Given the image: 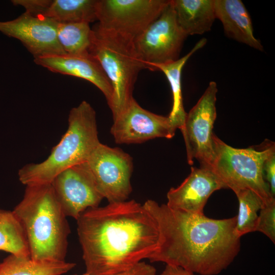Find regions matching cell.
<instances>
[{
	"label": "cell",
	"instance_id": "9",
	"mask_svg": "<svg viewBox=\"0 0 275 275\" xmlns=\"http://www.w3.org/2000/svg\"><path fill=\"white\" fill-rule=\"evenodd\" d=\"M86 162L103 198L109 203L126 201L132 191L130 179L133 168L129 154L100 143Z\"/></svg>",
	"mask_w": 275,
	"mask_h": 275
},
{
	"label": "cell",
	"instance_id": "10",
	"mask_svg": "<svg viewBox=\"0 0 275 275\" xmlns=\"http://www.w3.org/2000/svg\"><path fill=\"white\" fill-rule=\"evenodd\" d=\"M188 36L179 26L171 0L159 16L135 40L136 51L150 69L152 65L176 61Z\"/></svg>",
	"mask_w": 275,
	"mask_h": 275
},
{
	"label": "cell",
	"instance_id": "7",
	"mask_svg": "<svg viewBox=\"0 0 275 275\" xmlns=\"http://www.w3.org/2000/svg\"><path fill=\"white\" fill-rule=\"evenodd\" d=\"M169 0H98L96 25L134 42L168 6Z\"/></svg>",
	"mask_w": 275,
	"mask_h": 275
},
{
	"label": "cell",
	"instance_id": "22",
	"mask_svg": "<svg viewBox=\"0 0 275 275\" xmlns=\"http://www.w3.org/2000/svg\"><path fill=\"white\" fill-rule=\"evenodd\" d=\"M0 250L30 257L24 229L13 211L0 209Z\"/></svg>",
	"mask_w": 275,
	"mask_h": 275
},
{
	"label": "cell",
	"instance_id": "24",
	"mask_svg": "<svg viewBox=\"0 0 275 275\" xmlns=\"http://www.w3.org/2000/svg\"><path fill=\"white\" fill-rule=\"evenodd\" d=\"M255 231L263 233L275 243V201L260 210Z\"/></svg>",
	"mask_w": 275,
	"mask_h": 275
},
{
	"label": "cell",
	"instance_id": "4",
	"mask_svg": "<svg viewBox=\"0 0 275 275\" xmlns=\"http://www.w3.org/2000/svg\"><path fill=\"white\" fill-rule=\"evenodd\" d=\"M68 122L67 130L46 160L27 164L19 170L21 183L25 186L51 183L63 171L87 160L100 143L96 112L89 103L82 101L70 110Z\"/></svg>",
	"mask_w": 275,
	"mask_h": 275
},
{
	"label": "cell",
	"instance_id": "17",
	"mask_svg": "<svg viewBox=\"0 0 275 275\" xmlns=\"http://www.w3.org/2000/svg\"><path fill=\"white\" fill-rule=\"evenodd\" d=\"M177 21L187 35L209 31L216 18L214 0H171Z\"/></svg>",
	"mask_w": 275,
	"mask_h": 275
},
{
	"label": "cell",
	"instance_id": "6",
	"mask_svg": "<svg viewBox=\"0 0 275 275\" xmlns=\"http://www.w3.org/2000/svg\"><path fill=\"white\" fill-rule=\"evenodd\" d=\"M215 158L211 170L234 193L247 189L255 193L266 205L275 199L264 178L263 164L275 150L274 143L265 141L258 148L232 147L214 135Z\"/></svg>",
	"mask_w": 275,
	"mask_h": 275
},
{
	"label": "cell",
	"instance_id": "14",
	"mask_svg": "<svg viewBox=\"0 0 275 275\" xmlns=\"http://www.w3.org/2000/svg\"><path fill=\"white\" fill-rule=\"evenodd\" d=\"M225 184L210 169L191 167L187 177L167 193L169 207L193 214H204V208L213 193L226 188Z\"/></svg>",
	"mask_w": 275,
	"mask_h": 275
},
{
	"label": "cell",
	"instance_id": "25",
	"mask_svg": "<svg viewBox=\"0 0 275 275\" xmlns=\"http://www.w3.org/2000/svg\"><path fill=\"white\" fill-rule=\"evenodd\" d=\"M50 0H13L15 6L23 7L26 13L34 16H43L49 5Z\"/></svg>",
	"mask_w": 275,
	"mask_h": 275
},
{
	"label": "cell",
	"instance_id": "3",
	"mask_svg": "<svg viewBox=\"0 0 275 275\" xmlns=\"http://www.w3.org/2000/svg\"><path fill=\"white\" fill-rule=\"evenodd\" d=\"M25 186L23 198L13 212L24 229L30 258L65 261L71 231L51 183Z\"/></svg>",
	"mask_w": 275,
	"mask_h": 275
},
{
	"label": "cell",
	"instance_id": "28",
	"mask_svg": "<svg viewBox=\"0 0 275 275\" xmlns=\"http://www.w3.org/2000/svg\"><path fill=\"white\" fill-rule=\"evenodd\" d=\"M160 275H197L196 273L181 267L166 264Z\"/></svg>",
	"mask_w": 275,
	"mask_h": 275
},
{
	"label": "cell",
	"instance_id": "13",
	"mask_svg": "<svg viewBox=\"0 0 275 275\" xmlns=\"http://www.w3.org/2000/svg\"><path fill=\"white\" fill-rule=\"evenodd\" d=\"M58 22L26 12L11 20L0 21V32L19 40L34 59L65 54L57 38Z\"/></svg>",
	"mask_w": 275,
	"mask_h": 275
},
{
	"label": "cell",
	"instance_id": "18",
	"mask_svg": "<svg viewBox=\"0 0 275 275\" xmlns=\"http://www.w3.org/2000/svg\"><path fill=\"white\" fill-rule=\"evenodd\" d=\"M206 42V39L203 38L184 57L167 63L153 65L150 69L152 71L160 70L162 72L169 82L173 95V105L168 116L177 128L180 130L183 126L187 114L184 108L182 95V70L188 59L202 48Z\"/></svg>",
	"mask_w": 275,
	"mask_h": 275
},
{
	"label": "cell",
	"instance_id": "20",
	"mask_svg": "<svg viewBox=\"0 0 275 275\" xmlns=\"http://www.w3.org/2000/svg\"><path fill=\"white\" fill-rule=\"evenodd\" d=\"M98 0H50L43 16L58 23L97 20Z\"/></svg>",
	"mask_w": 275,
	"mask_h": 275
},
{
	"label": "cell",
	"instance_id": "1",
	"mask_svg": "<svg viewBox=\"0 0 275 275\" xmlns=\"http://www.w3.org/2000/svg\"><path fill=\"white\" fill-rule=\"evenodd\" d=\"M76 221L88 274L127 270L148 259L158 245L155 219L143 204L133 200L88 208Z\"/></svg>",
	"mask_w": 275,
	"mask_h": 275
},
{
	"label": "cell",
	"instance_id": "15",
	"mask_svg": "<svg viewBox=\"0 0 275 275\" xmlns=\"http://www.w3.org/2000/svg\"><path fill=\"white\" fill-rule=\"evenodd\" d=\"M35 63L51 72L75 76L90 81L105 96L108 106L113 91L112 85L98 62L91 54H60L34 59Z\"/></svg>",
	"mask_w": 275,
	"mask_h": 275
},
{
	"label": "cell",
	"instance_id": "11",
	"mask_svg": "<svg viewBox=\"0 0 275 275\" xmlns=\"http://www.w3.org/2000/svg\"><path fill=\"white\" fill-rule=\"evenodd\" d=\"M177 129L169 116L143 108L133 98L113 120L111 133L117 144H141L155 138L171 139Z\"/></svg>",
	"mask_w": 275,
	"mask_h": 275
},
{
	"label": "cell",
	"instance_id": "27",
	"mask_svg": "<svg viewBox=\"0 0 275 275\" xmlns=\"http://www.w3.org/2000/svg\"><path fill=\"white\" fill-rule=\"evenodd\" d=\"M156 269L152 265L141 261L129 269L109 275H155ZM82 275H90L85 273Z\"/></svg>",
	"mask_w": 275,
	"mask_h": 275
},
{
	"label": "cell",
	"instance_id": "23",
	"mask_svg": "<svg viewBox=\"0 0 275 275\" xmlns=\"http://www.w3.org/2000/svg\"><path fill=\"white\" fill-rule=\"evenodd\" d=\"M235 194L238 200L239 208L234 232L240 238L244 234L255 231L257 213L264 205L262 200L251 190L241 189Z\"/></svg>",
	"mask_w": 275,
	"mask_h": 275
},
{
	"label": "cell",
	"instance_id": "2",
	"mask_svg": "<svg viewBox=\"0 0 275 275\" xmlns=\"http://www.w3.org/2000/svg\"><path fill=\"white\" fill-rule=\"evenodd\" d=\"M143 205L155 219L159 232L157 249L148 259L151 262H164L200 275H217L240 250V238L234 232L236 216L213 219L152 200Z\"/></svg>",
	"mask_w": 275,
	"mask_h": 275
},
{
	"label": "cell",
	"instance_id": "19",
	"mask_svg": "<svg viewBox=\"0 0 275 275\" xmlns=\"http://www.w3.org/2000/svg\"><path fill=\"white\" fill-rule=\"evenodd\" d=\"M75 265L66 261H38L10 254L0 263V275H61Z\"/></svg>",
	"mask_w": 275,
	"mask_h": 275
},
{
	"label": "cell",
	"instance_id": "12",
	"mask_svg": "<svg viewBox=\"0 0 275 275\" xmlns=\"http://www.w3.org/2000/svg\"><path fill=\"white\" fill-rule=\"evenodd\" d=\"M51 184L66 216L76 220L87 209L99 206L103 199L86 161L63 171Z\"/></svg>",
	"mask_w": 275,
	"mask_h": 275
},
{
	"label": "cell",
	"instance_id": "5",
	"mask_svg": "<svg viewBox=\"0 0 275 275\" xmlns=\"http://www.w3.org/2000/svg\"><path fill=\"white\" fill-rule=\"evenodd\" d=\"M92 30L90 53L100 64L112 85L113 94L109 107L114 120L133 98L139 73L147 67L139 56L133 41L96 26Z\"/></svg>",
	"mask_w": 275,
	"mask_h": 275
},
{
	"label": "cell",
	"instance_id": "8",
	"mask_svg": "<svg viewBox=\"0 0 275 275\" xmlns=\"http://www.w3.org/2000/svg\"><path fill=\"white\" fill-rule=\"evenodd\" d=\"M216 83L210 81L196 105L186 114L180 130L184 140L187 162L193 165L194 159L200 168L211 170L215 158L213 132L216 118Z\"/></svg>",
	"mask_w": 275,
	"mask_h": 275
},
{
	"label": "cell",
	"instance_id": "16",
	"mask_svg": "<svg viewBox=\"0 0 275 275\" xmlns=\"http://www.w3.org/2000/svg\"><path fill=\"white\" fill-rule=\"evenodd\" d=\"M216 18L222 23L226 35L260 51L263 50L256 39L250 16L240 0H214Z\"/></svg>",
	"mask_w": 275,
	"mask_h": 275
},
{
	"label": "cell",
	"instance_id": "26",
	"mask_svg": "<svg viewBox=\"0 0 275 275\" xmlns=\"http://www.w3.org/2000/svg\"><path fill=\"white\" fill-rule=\"evenodd\" d=\"M264 178L272 197L275 195V150L272 151L265 159L263 164Z\"/></svg>",
	"mask_w": 275,
	"mask_h": 275
},
{
	"label": "cell",
	"instance_id": "21",
	"mask_svg": "<svg viewBox=\"0 0 275 275\" xmlns=\"http://www.w3.org/2000/svg\"><path fill=\"white\" fill-rule=\"evenodd\" d=\"M93 32L87 22L58 23L57 38L66 54H90Z\"/></svg>",
	"mask_w": 275,
	"mask_h": 275
}]
</instances>
